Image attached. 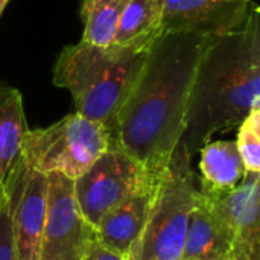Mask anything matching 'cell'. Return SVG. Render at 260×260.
Listing matches in <instances>:
<instances>
[{
    "label": "cell",
    "mask_w": 260,
    "mask_h": 260,
    "mask_svg": "<svg viewBox=\"0 0 260 260\" xmlns=\"http://www.w3.org/2000/svg\"><path fill=\"white\" fill-rule=\"evenodd\" d=\"M18 260H38L47 212V175L23 157L2 184Z\"/></svg>",
    "instance_id": "ba28073f"
},
{
    "label": "cell",
    "mask_w": 260,
    "mask_h": 260,
    "mask_svg": "<svg viewBox=\"0 0 260 260\" xmlns=\"http://www.w3.org/2000/svg\"><path fill=\"white\" fill-rule=\"evenodd\" d=\"M81 260H128L126 256L108 248L98 238L88 245Z\"/></svg>",
    "instance_id": "d6986e66"
},
{
    "label": "cell",
    "mask_w": 260,
    "mask_h": 260,
    "mask_svg": "<svg viewBox=\"0 0 260 260\" xmlns=\"http://www.w3.org/2000/svg\"><path fill=\"white\" fill-rule=\"evenodd\" d=\"M0 260H18L17 254H15L11 221H9L5 195L0 203Z\"/></svg>",
    "instance_id": "ac0fdd59"
},
{
    "label": "cell",
    "mask_w": 260,
    "mask_h": 260,
    "mask_svg": "<svg viewBox=\"0 0 260 260\" xmlns=\"http://www.w3.org/2000/svg\"><path fill=\"white\" fill-rule=\"evenodd\" d=\"M190 158L178 143L161 175L149 221L128 260H181L189 216L201 193Z\"/></svg>",
    "instance_id": "277c9868"
},
{
    "label": "cell",
    "mask_w": 260,
    "mask_h": 260,
    "mask_svg": "<svg viewBox=\"0 0 260 260\" xmlns=\"http://www.w3.org/2000/svg\"><path fill=\"white\" fill-rule=\"evenodd\" d=\"M251 0H165V30H197L216 35L239 26Z\"/></svg>",
    "instance_id": "30bf717a"
},
{
    "label": "cell",
    "mask_w": 260,
    "mask_h": 260,
    "mask_svg": "<svg viewBox=\"0 0 260 260\" xmlns=\"http://www.w3.org/2000/svg\"><path fill=\"white\" fill-rule=\"evenodd\" d=\"M27 129L21 93L0 81V186L21 157Z\"/></svg>",
    "instance_id": "9a60e30c"
},
{
    "label": "cell",
    "mask_w": 260,
    "mask_h": 260,
    "mask_svg": "<svg viewBox=\"0 0 260 260\" xmlns=\"http://www.w3.org/2000/svg\"><path fill=\"white\" fill-rule=\"evenodd\" d=\"M110 145V133L102 123L72 113L50 126L27 129L21 157L38 172L76 180Z\"/></svg>",
    "instance_id": "5b68a950"
},
{
    "label": "cell",
    "mask_w": 260,
    "mask_h": 260,
    "mask_svg": "<svg viewBox=\"0 0 260 260\" xmlns=\"http://www.w3.org/2000/svg\"><path fill=\"white\" fill-rule=\"evenodd\" d=\"M129 0H82V41L107 47L114 41L122 12Z\"/></svg>",
    "instance_id": "2e32d148"
},
{
    "label": "cell",
    "mask_w": 260,
    "mask_h": 260,
    "mask_svg": "<svg viewBox=\"0 0 260 260\" xmlns=\"http://www.w3.org/2000/svg\"><path fill=\"white\" fill-rule=\"evenodd\" d=\"M163 172H151L120 148L110 145L81 177L73 180V193L84 218L96 229L107 213L160 180Z\"/></svg>",
    "instance_id": "8992f818"
},
{
    "label": "cell",
    "mask_w": 260,
    "mask_h": 260,
    "mask_svg": "<svg viewBox=\"0 0 260 260\" xmlns=\"http://www.w3.org/2000/svg\"><path fill=\"white\" fill-rule=\"evenodd\" d=\"M247 172H260V107L238 126V140H235Z\"/></svg>",
    "instance_id": "e0dca14e"
},
{
    "label": "cell",
    "mask_w": 260,
    "mask_h": 260,
    "mask_svg": "<svg viewBox=\"0 0 260 260\" xmlns=\"http://www.w3.org/2000/svg\"><path fill=\"white\" fill-rule=\"evenodd\" d=\"M233 232L215 200L200 193L190 212L181 260H229Z\"/></svg>",
    "instance_id": "8fae6325"
},
{
    "label": "cell",
    "mask_w": 260,
    "mask_h": 260,
    "mask_svg": "<svg viewBox=\"0 0 260 260\" xmlns=\"http://www.w3.org/2000/svg\"><path fill=\"white\" fill-rule=\"evenodd\" d=\"M212 37L197 30L161 32L116 117L111 145L151 172L168 168L181 140L195 70Z\"/></svg>",
    "instance_id": "6da1fadb"
},
{
    "label": "cell",
    "mask_w": 260,
    "mask_h": 260,
    "mask_svg": "<svg viewBox=\"0 0 260 260\" xmlns=\"http://www.w3.org/2000/svg\"><path fill=\"white\" fill-rule=\"evenodd\" d=\"M8 2H9V0H0V15H2V12H3V9L6 8Z\"/></svg>",
    "instance_id": "ffe728a7"
},
{
    "label": "cell",
    "mask_w": 260,
    "mask_h": 260,
    "mask_svg": "<svg viewBox=\"0 0 260 260\" xmlns=\"http://www.w3.org/2000/svg\"><path fill=\"white\" fill-rule=\"evenodd\" d=\"M198 152L201 192L225 193L242 181L247 171L235 140L209 142Z\"/></svg>",
    "instance_id": "4fadbf2b"
},
{
    "label": "cell",
    "mask_w": 260,
    "mask_h": 260,
    "mask_svg": "<svg viewBox=\"0 0 260 260\" xmlns=\"http://www.w3.org/2000/svg\"><path fill=\"white\" fill-rule=\"evenodd\" d=\"M206 195L215 200L232 227L233 247L229 260H260V172H245L230 192Z\"/></svg>",
    "instance_id": "9c48e42d"
},
{
    "label": "cell",
    "mask_w": 260,
    "mask_h": 260,
    "mask_svg": "<svg viewBox=\"0 0 260 260\" xmlns=\"http://www.w3.org/2000/svg\"><path fill=\"white\" fill-rule=\"evenodd\" d=\"M2 200H3V189H2V186H0V203H2Z\"/></svg>",
    "instance_id": "44dd1931"
},
{
    "label": "cell",
    "mask_w": 260,
    "mask_h": 260,
    "mask_svg": "<svg viewBox=\"0 0 260 260\" xmlns=\"http://www.w3.org/2000/svg\"><path fill=\"white\" fill-rule=\"evenodd\" d=\"M260 107V11L210 38L195 70L180 145L192 157L212 136L238 128Z\"/></svg>",
    "instance_id": "7a4b0ae2"
},
{
    "label": "cell",
    "mask_w": 260,
    "mask_h": 260,
    "mask_svg": "<svg viewBox=\"0 0 260 260\" xmlns=\"http://www.w3.org/2000/svg\"><path fill=\"white\" fill-rule=\"evenodd\" d=\"M160 180L136 192L102 218L96 227V236L104 245L128 257L149 221Z\"/></svg>",
    "instance_id": "7c38bea8"
},
{
    "label": "cell",
    "mask_w": 260,
    "mask_h": 260,
    "mask_svg": "<svg viewBox=\"0 0 260 260\" xmlns=\"http://www.w3.org/2000/svg\"><path fill=\"white\" fill-rule=\"evenodd\" d=\"M96 238V229L76 203L73 180L47 174V212L38 260H81Z\"/></svg>",
    "instance_id": "52a82bcc"
},
{
    "label": "cell",
    "mask_w": 260,
    "mask_h": 260,
    "mask_svg": "<svg viewBox=\"0 0 260 260\" xmlns=\"http://www.w3.org/2000/svg\"><path fill=\"white\" fill-rule=\"evenodd\" d=\"M165 0H129L114 35L113 44L148 50L163 32Z\"/></svg>",
    "instance_id": "5bb4252c"
},
{
    "label": "cell",
    "mask_w": 260,
    "mask_h": 260,
    "mask_svg": "<svg viewBox=\"0 0 260 260\" xmlns=\"http://www.w3.org/2000/svg\"><path fill=\"white\" fill-rule=\"evenodd\" d=\"M148 50L85 41L66 46L58 55L52 82L70 91L75 113L102 123L111 137L116 117L129 96Z\"/></svg>",
    "instance_id": "3957f363"
}]
</instances>
